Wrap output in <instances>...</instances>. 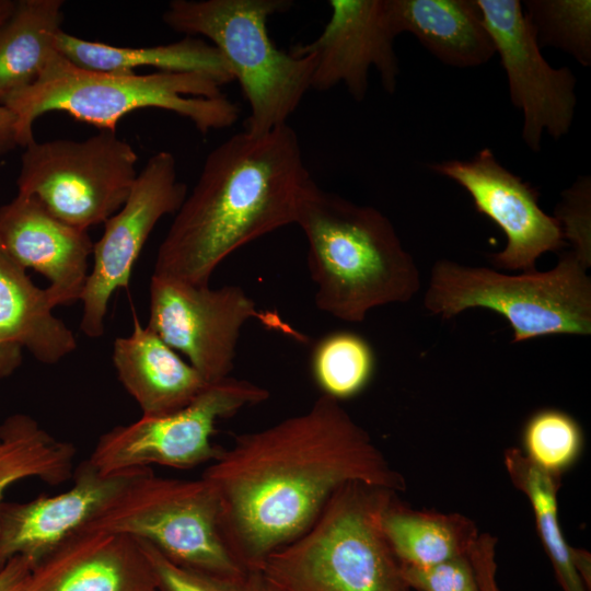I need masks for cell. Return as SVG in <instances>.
<instances>
[{
    "mask_svg": "<svg viewBox=\"0 0 591 591\" xmlns=\"http://www.w3.org/2000/svg\"><path fill=\"white\" fill-rule=\"evenodd\" d=\"M201 477L218 498L225 544L244 568H259L304 534L348 482L406 488L370 434L325 395L301 414L235 436Z\"/></svg>",
    "mask_w": 591,
    "mask_h": 591,
    "instance_id": "cell-1",
    "label": "cell"
},
{
    "mask_svg": "<svg viewBox=\"0 0 591 591\" xmlns=\"http://www.w3.org/2000/svg\"><path fill=\"white\" fill-rule=\"evenodd\" d=\"M312 181L288 124L260 136L232 135L207 155L158 248L152 275L209 286L232 253L296 224Z\"/></svg>",
    "mask_w": 591,
    "mask_h": 591,
    "instance_id": "cell-2",
    "label": "cell"
},
{
    "mask_svg": "<svg viewBox=\"0 0 591 591\" xmlns=\"http://www.w3.org/2000/svg\"><path fill=\"white\" fill-rule=\"evenodd\" d=\"M296 224L308 242L315 304L322 312L360 323L371 310L408 302L418 292V267L376 208L326 192L312 181Z\"/></svg>",
    "mask_w": 591,
    "mask_h": 591,
    "instance_id": "cell-3",
    "label": "cell"
},
{
    "mask_svg": "<svg viewBox=\"0 0 591 591\" xmlns=\"http://www.w3.org/2000/svg\"><path fill=\"white\" fill-rule=\"evenodd\" d=\"M15 116L18 144L35 140V120L49 112H63L99 130L116 131L127 114L143 108L173 112L206 135L231 127L240 108L216 81L192 72H105L80 68L59 53L48 60L31 85L2 103Z\"/></svg>",
    "mask_w": 591,
    "mask_h": 591,
    "instance_id": "cell-4",
    "label": "cell"
},
{
    "mask_svg": "<svg viewBox=\"0 0 591 591\" xmlns=\"http://www.w3.org/2000/svg\"><path fill=\"white\" fill-rule=\"evenodd\" d=\"M397 491L348 482L313 525L259 569L280 591H410L382 528Z\"/></svg>",
    "mask_w": 591,
    "mask_h": 591,
    "instance_id": "cell-5",
    "label": "cell"
},
{
    "mask_svg": "<svg viewBox=\"0 0 591 591\" xmlns=\"http://www.w3.org/2000/svg\"><path fill=\"white\" fill-rule=\"evenodd\" d=\"M289 0H173L165 25L185 36L207 38L224 59L250 107L245 131L265 135L285 126L312 88V54L283 51L269 37L268 20Z\"/></svg>",
    "mask_w": 591,
    "mask_h": 591,
    "instance_id": "cell-6",
    "label": "cell"
},
{
    "mask_svg": "<svg viewBox=\"0 0 591 591\" xmlns=\"http://www.w3.org/2000/svg\"><path fill=\"white\" fill-rule=\"evenodd\" d=\"M590 262L563 253L547 271L507 275L487 267L437 260L424 305L443 320L472 308L489 309L510 324L513 343L553 334L591 333Z\"/></svg>",
    "mask_w": 591,
    "mask_h": 591,
    "instance_id": "cell-7",
    "label": "cell"
},
{
    "mask_svg": "<svg viewBox=\"0 0 591 591\" xmlns=\"http://www.w3.org/2000/svg\"><path fill=\"white\" fill-rule=\"evenodd\" d=\"M83 530L130 536L178 566L206 573L245 569L225 544L218 498L202 477L166 478L148 468Z\"/></svg>",
    "mask_w": 591,
    "mask_h": 591,
    "instance_id": "cell-8",
    "label": "cell"
},
{
    "mask_svg": "<svg viewBox=\"0 0 591 591\" xmlns=\"http://www.w3.org/2000/svg\"><path fill=\"white\" fill-rule=\"evenodd\" d=\"M138 154L116 131L84 140H33L21 157L18 194L34 196L61 221L81 230L104 223L126 202Z\"/></svg>",
    "mask_w": 591,
    "mask_h": 591,
    "instance_id": "cell-9",
    "label": "cell"
},
{
    "mask_svg": "<svg viewBox=\"0 0 591 591\" xmlns=\"http://www.w3.org/2000/svg\"><path fill=\"white\" fill-rule=\"evenodd\" d=\"M267 389L251 381L228 376L211 382L185 407L159 417L142 416L103 433L90 457L101 473L162 465L193 468L211 463L223 449L211 438L218 420L263 403Z\"/></svg>",
    "mask_w": 591,
    "mask_h": 591,
    "instance_id": "cell-10",
    "label": "cell"
},
{
    "mask_svg": "<svg viewBox=\"0 0 591 591\" xmlns=\"http://www.w3.org/2000/svg\"><path fill=\"white\" fill-rule=\"evenodd\" d=\"M252 317L262 314L240 286L212 289L151 276L147 326L208 383L230 376L241 331Z\"/></svg>",
    "mask_w": 591,
    "mask_h": 591,
    "instance_id": "cell-11",
    "label": "cell"
},
{
    "mask_svg": "<svg viewBox=\"0 0 591 591\" xmlns=\"http://www.w3.org/2000/svg\"><path fill=\"white\" fill-rule=\"evenodd\" d=\"M186 195L174 155L159 151L150 157L126 202L104 222L103 235L94 243L93 268L80 299V329L88 337L103 335L112 294L129 286L131 270L152 230L161 218L178 210Z\"/></svg>",
    "mask_w": 591,
    "mask_h": 591,
    "instance_id": "cell-12",
    "label": "cell"
},
{
    "mask_svg": "<svg viewBox=\"0 0 591 591\" xmlns=\"http://www.w3.org/2000/svg\"><path fill=\"white\" fill-rule=\"evenodd\" d=\"M505 69L509 95L522 112L521 137L533 152L544 132L558 140L571 128L577 79L568 67H552L519 0H476Z\"/></svg>",
    "mask_w": 591,
    "mask_h": 591,
    "instance_id": "cell-13",
    "label": "cell"
},
{
    "mask_svg": "<svg viewBox=\"0 0 591 591\" xmlns=\"http://www.w3.org/2000/svg\"><path fill=\"white\" fill-rule=\"evenodd\" d=\"M428 167L462 186L476 210L505 233V248L489 256L495 267L534 271L541 255L564 247L561 227L540 207L537 190L503 167L491 149L484 148L470 160H445Z\"/></svg>",
    "mask_w": 591,
    "mask_h": 591,
    "instance_id": "cell-14",
    "label": "cell"
},
{
    "mask_svg": "<svg viewBox=\"0 0 591 591\" xmlns=\"http://www.w3.org/2000/svg\"><path fill=\"white\" fill-rule=\"evenodd\" d=\"M328 5L331 15L322 33L291 49L294 54L314 56L311 89L327 91L344 84L352 99L361 102L373 68L383 89L395 93L399 74L394 48L397 34L389 0H331Z\"/></svg>",
    "mask_w": 591,
    "mask_h": 591,
    "instance_id": "cell-15",
    "label": "cell"
},
{
    "mask_svg": "<svg viewBox=\"0 0 591 591\" xmlns=\"http://www.w3.org/2000/svg\"><path fill=\"white\" fill-rule=\"evenodd\" d=\"M151 467L104 474L86 459L73 471V485L54 496L0 508V570L16 556L33 567L82 531L123 490Z\"/></svg>",
    "mask_w": 591,
    "mask_h": 591,
    "instance_id": "cell-16",
    "label": "cell"
},
{
    "mask_svg": "<svg viewBox=\"0 0 591 591\" xmlns=\"http://www.w3.org/2000/svg\"><path fill=\"white\" fill-rule=\"evenodd\" d=\"M0 243L23 268L42 274L55 306L80 301L94 243L86 230L51 215L34 196L0 206Z\"/></svg>",
    "mask_w": 591,
    "mask_h": 591,
    "instance_id": "cell-17",
    "label": "cell"
},
{
    "mask_svg": "<svg viewBox=\"0 0 591 591\" xmlns=\"http://www.w3.org/2000/svg\"><path fill=\"white\" fill-rule=\"evenodd\" d=\"M20 591H161L137 540L82 530L32 568Z\"/></svg>",
    "mask_w": 591,
    "mask_h": 591,
    "instance_id": "cell-18",
    "label": "cell"
},
{
    "mask_svg": "<svg viewBox=\"0 0 591 591\" xmlns=\"http://www.w3.org/2000/svg\"><path fill=\"white\" fill-rule=\"evenodd\" d=\"M129 336L114 341L113 363L125 390L144 417H159L188 405L208 384L134 313Z\"/></svg>",
    "mask_w": 591,
    "mask_h": 591,
    "instance_id": "cell-19",
    "label": "cell"
},
{
    "mask_svg": "<svg viewBox=\"0 0 591 591\" xmlns=\"http://www.w3.org/2000/svg\"><path fill=\"white\" fill-rule=\"evenodd\" d=\"M389 8L397 36L413 34L444 65L478 67L496 54L476 0H389Z\"/></svg>",
    "mask_w": 591,
    "mask_h": 591,
    "instance_id": "cell-20",
    "label": "cell"
},
{
    "mask_svg": "<svg viewBox=\"0 0 591 591\" xmlns=\"http://www.w3.org/2000/svg\"><path fill=\"white\" fill-rule=\"evenodd\" d=\"M54 308L47 288L37 287L0 243V345H19L45 364L73 352L76 336Z\"/></svg>",
    "mask_w": 591,
    "mask_h": 591,
    "instance_id": "cell-21",
    "label": "cell"
},
{
    "mask_svg": "<svg viewBox=\"0 0 591 591\" xmlns=\"http://www.w3.org/2000/svg\"><path fill=\"white\" fill-rule=\"evenodd\" d=\"M57 53L80 68L105 72H135L153 67L160 71L192 72L207 77L219 85L233 77L219 50L199 37L149 47H121L90 42L60 30L54 38Z\"/></svg>",
    "mask_w": 591,
    "mask_h": 591,
    "instance_id": "cell-22",
    "label": "cell"
},
{
    "mask_svg": "<svg viewBox=\"0 0 591 591\" xmlns=\"http://www.w3.org/2000/svg\"><path fill=\"white\" fill-rule=\"evenodd\" d=\"M382 528L402 566L419 569L468 556L479 535L463 514L414 510L397 495L383 512Z\"/></svg>",
    "mask_w": 591,
    "mask_h": 591,
    "instance_id": "cell-23",
    "label": "cell"
},
{
    "mask_svg": "<svg viewBox=\"0 0 591 591\" xmlns=\"http://www.w3.org/2000/svg\"><path fill=\"white\" fill-rule=\"evenodd\" d=\"M61 0H19L0 25V103L33 84L56 53L61 30Z\"/></svg>",
    "mask_w": 591,
    "mask_h": 591,
    "instance_id": "cell-24",
    "label": "cell"
},
{
    "mask_svg": "<svg viewBox=\"0 0 591 591\" xmlns=\"http://www.w3.org/2000/svg\"><path fill=\"white\" fill-rule=\"evenodd\" d=\"M76 447L43 429L31 416L16 414L0 426V508L9 486L35 477L59 485L72 477Z\"/></svg>",
    "mask_w": 591,
    "mask_h": 591,
    "instance_id": "cell-25",
    "label": "cell"
},
{
    "mask_svg": "<svg viewBox=\"0 0 591 591\" xmlns=\"http://www.w3.org/2000/svg\"><path fill=\"white\" fill-rule=\"evenodd\" d=\"M503 463L512 484L531 503L537 533L563 591H589L573 566V547L564 537L558 521L560 476L535 466L519 448L507 449Z\"/></svg>",
    "mask_w": 591,
    "mask_h": 591,
    "instance_id": "cell-26",
    "label": "cell"
},
{
    "mask_svg": "<svg viewBox=\"0 0 591 591\" xmlns=\"http://www.w3.org/2000/svg\"><path fill=\"white\" fill-rule=\"evenodd\" d=\"M374 364L370 344L362 336L347 331L324 336L311 356L312 375L322 395L338 402L366 389Z\"/></svg>",
    "mask_w": 591,
    "mask_h": 591,
    "instance_id": "cell-27",
    "label": "cell"
},
{
    "mask_svg": "<svg viewBox=\"0 0 591 591\" xmlns=\"http://www.w3.org/2000/svg\"><path fill=\"white\" fill-rule=\"evenodd\" d=\"M522 8L540 46L560 49L583 67L591 65L590 0H526Z\"/></svg>",
    "mask_w": 591,
    "mask_h": 591,
    "instance_id": "cell-28",
    "label": "cell"
},
{
    "mask_svg": "<svg viewBox=\"0 0 591 591\" xmlns=\"http://www.w3.org/2000/svg\"><path fill=\"white\" fill-rule=\"evenodd\" d=\"M521 450L542 471L561 476L581 454L583 434L578 422L557 409L535 413L525 424Z\"/></svg>",
    "mask_w": 591,
    "mask_h": 591,
    "instance_id": "cell-29",
    "label": "cell"
},
{
    "mask_svg": "<svg viewBox=\"0 0 591 591\" xmlns=\"http://www.w3.org/2000/svg\"><path fill=\"white\" fill-rule=\"evenodd\" d=\"M140 544L162 591H280L259 568H245L233 575L206 573L178 566L150 544Z\"/></svg>",
    "mask_w": 591,
    "mask_h": 591,
    "instance_id": "cell-30",
    "label": "cell"
},
{
    "mask_svg": "<svg viewBox=\"0 0 591 591\" xmlns=\"http://www.w3.org/2000/svg\"><path fill=\"white\" fill-rule=\"evenodd\" d=\"M589 176L579 177L564 192L555 218L558 220L565 239L573 244V252L590 262V197Z\"/></svg>",
    "mask_w": 591,
    "mask_h": 591,
    "instance_id": "cell-31",
    "label": "cell"
},
{
    "mask_svg": "<svg viewBox=\"0 0 591 591\" xmlns=\"http://www.w3.org/2000/svg\"><path fill=\"white\" fill-rule=\"evenodd\" d=\"M402 568L409 588L416 591H479L468 556L429 568Z\"/></svg>",
    "mask_w": 591,
    "mask_h": 591,
    "instance_id": "cell-32",
    "label": "cell"
},
{
    "mask_svg": "<svg viewBox=\"0 0 591 591\" xmlns=\"http://www.w3.org/2000/svg\"><path fill=\"white\" fill-rule=\"evenodd\" d=\"M496 537L490 534L479 533L468 554L479 591H500L496 580Z\"/></svg>",
    "mask_w": 591,
    "mask_h": 591,
    "instance_id": "cell-33",
    "label": "cell"
},
{
    "mask_svg": "<svg viewBox=\"0 0 591 591\" xmlns=\"http://www.w3.org/2000/svg\"><path fill=\"white\" fill-rule=\"evenodd\" d=\"M32 568L26 558L13 557L0 570V591H20Z\"/></svg>",
    "mask_w": 591,
    "mask_h": 591,
    "instance_id": "cell-34",
    "label": "cell"
},
{
    "mask_svg": "<svg viewBox=\"0 0 591 591\" xmlns=\"http://www.w3.org/2000/svg\"><path fill=\"white\" fill-rule=\"evenodd\" d=\"M15 116L0 103V155L18 147Z\"/></svg>",
    "mask_w": 591,
    "mask_h": 591,
    "instance_id": "cell-35",
    "label": "cell"
},
{
    "mask_svg": "<svg viewBox=\"0 0 591 591\" xmlns=\"http://www.w3.org/2000/svg\"><path fill=\"white\" fill-rule=\"evenodd\" d=\"M22 349L15 344L0 345V379L10 375L20 367Z\"/></svg>",
    "mask_w": 591,
    "mask_h": 591,
    "instance_id": "cell-36",
    "label": "cell"
},
{
    "mask_svg": "<svg viewBox=\"0 0 591 591\" xmlns=\"http://www.w3.org/2000/svg\"><path fill=\"white\" fill-rule=\"evenodd\" d=\"M572 563L586 588H591V558L590 554L582 549L573 548Z\"/></svg>",
    "mask_w": 591,
    "mask_h": 591,
    "instance_id": "cell-37",
    "label": "cell"
},
{
    "mask_svg": "<svg viewBox=\"0 0 591 591\" xmlns=\"http://www.w3.org/2000/svg\"><path fill=\"white\" fill-rule=\"evenodd\" d=\"M15 3V0H0V25L10 16Z\"/></svg>",
    "mask_w": 591,
    "mask_h": 591,
    "instance_id": "cell-38",
    "label": "cell"
},
{
    "mask_svg": "<svg viewBox=\"0 0 591 591\" xmlns=\"http://www.w3.org/2000/svg\"><path fill=\"white\" fill-rule=\"evenodd\" d=\"M162 591V590H161Z\"/></svg>",
    "mask_w": 591,
    "mask_h": 591,
    "instance_id": "cell-39",
    "label": "cell"
}]
</instances>
